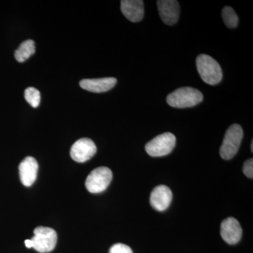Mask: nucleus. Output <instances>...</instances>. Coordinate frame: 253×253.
Listing matches in <instances>:
<instances>
[{
    "instance_id": "f257e3e1",
    "label": "nucleus",
    "mask_w": 253,
    "mask_h": 253,
    "mask_svg": "<svg viewBox=\"0 0 253 253\" xmlns=\"http://www.w3.org/2000/svg\"><path fill=\"white\" fill-rule=\"evenodd\" d=\"M204 99L202 93L197 89L184 86L176 89L167 96V102L172 107L185 109L193 107Z\"/></svg>"
},
{
    "instance_id": "f03ea898",
    "label": "nucleus",
    "mask_w": 253,
    "mask_h": 253,
    "mask_svg": "<svg viewBox=\"0 0 253 253\" xmlns=\"http://www.w3.org/2000/svg\"><path fill=\"white\" fill-rule=\"evenodd\" d=\"M196 66L201 79L211 85L220 83L222 79V70L212 57L207 54H201L196 59Z\"/></svg>"
},
{
    "instance_id": "7ed1b4c3",
    "label": "nucleus",
    "mask_w": 253,
    "mask_h": 253,
    "mask_svg": "<svg viewBox=\"0 0 253 253\" xmlns=\"http://www.w3.org/2000/svg\"><path fill=\"white\" fill-rule=\"evenodd\" d=\"M243 137L244 131L239 125L234 124L229 126L219 149L221 158L224 160H230L234 158L239 151Z\"/></svg>"
},
{
    "instance_id": "20e7f679",
    "label": "nucleus",
    "mask_w": 253,
    "mask_h": 253,
    "mask_svg": "<svg viewBox=\"0 0 253 253\" xmlns=\"http://www.w3.org/2000/svg\"><path fill=\"white\" fill-rule=\"evenodd\" d=\"M176 144V137L170 132L163 133L154 138L145 146L146 152L152 157H162L170 154Z\"/></svg>"
},
{
    "instance_id": "39448f33",
    "label": "nucleus",
    "mask_w": 253,
    "mask_h": 253,
    "mask_svg": "<svg viewBox=\"0 0 253 253\" xmlns=\"http://www.w3.org/2000/svg\"><path fill=\"white\" fill-rule=\"evenodd\" d=\"M34 234L31 241L33 249L38 252L49 253L56 247L57 234L51 228L38 226L35 229Z\"/></svg>"
},
{
    "instance_id": "423d86ee",
    "label": "nucleus",
    "mask_w": 253,
    "mask_h": 253,
    "mask_svg": "<svg viewBox=\"0 0 253 253\" xmlns=\"http://www.w3.org/2000/svg\"><path fill=\"white\" fill-rule=\"evenodd\" d=\"M113 179L112 171L107 167H99L91 171L86 177L85 186L92 194L103 192L109 186Z\"/></svg>"
},
{
    "instance_id": "0eeeda50",
    "label": "nucleus",
    "mask_w": 253,
    "mask_h": 253,
    "mask_svg": "<svg viewBox=\"0 0 253 253\" xmlns=\"http://www.w3.org/2000/svg\"><path fill=\"white\" fill-rule=\"evenodd\" d=\"M96 145L89 138H82L73 144L71 149V156L78 163L89 161L96 153Z\"/></svg>"
},
{
    "instance_id": "6e6552de",
    "label": "nucleus",
    "mask_w": 253,
    "mask_h": 253,
    "mask_svg": "<svg viewBox=\"0 0 253 253\" xmlns=\"http://www.w3.org/2000/svg\"><path fill=\"white\" fill-rule=\"evenodd\" d=\"M220 234L221 238L228 244H236L242 237V228L235 218L228 217L221 222Z\"/></svg>"
},
{
    "instance_id": "1a4fd4ad",
    "label": "nucleus",
    "mask_w": 253,
    "mask_h": 253,
    "mask_svg": "<svg viewBox=\"0 0 253 253\" xmlns=\"http://www.w3.org/2000/svg\"><path fill=\"white\" fill-rule=\"evenodd\" d=\"M158 11L163 22L172 26L177 22L180 14V6L175 0H159L157 1Z\"/></svg>"
},
{
    "instance_id": "9d476101",
    "label": "nucleus",
    "mask_w": 253,
    "mask_h": 253,
    "mask_svg": "<svg viewBox=\"0 0 253 253\" xmlns=\"http://www.w3.org/2000/svg\"><path fill=\"white\" fill-rule=\"evenodd\" d=\"M172 200L171 189L166 185L156 186L150 196V204L156 211L159 212L167 210L170 206Z\"/></svg>"
},
{
    "instance_id": "9b49d317",
    "label": "nucleus",
    "mask_w": 253,
    "mask_h": 253,
    "mask_svg": "<svg viewBox=\"0 0 253 253\" xmlns=\"http://www.w3.org/2000/svg\"><path fill=\"white\" fill-rule=\"evenodd\" d=\"M20 179L25 186H31L36 181L38 171V163L36 158L28 156L20 163Z\"/></svg>"
},
{
    "instance_id": "f8f14e48",
    "label": "nucleus",
    "mask_w": 253,
    "mask_h": 253,
    "mask_svg": "<svg viewBox=\"0 0 253 253\" xmlns=\"http://www.w3.org/2000/svg\"><path fill=\"white\" fill-rule=\"evenodd\" d=\"M121 8L123 14L131 22H139L144 18V1L141 0H123Z\"/></svg>"
},
{
    "instance_id": "ddd939ff",
    "label": "nucleus",
    "mask_w": 253,
    "mask_h": 253,
    "mask_svg": "<svg viewBox=\"0 0 253 253\" xmlns=\"http://www.w3.org/2000/svg\"><path fill=\"white\" fill-rule=\"evenodd\" d=\"M116 83L117 80L115 78L85 79L80 82V86L86 91L102 93L111 90L116 85Z\"/></svg>"
},
{
    "instance_id": "4468645a",
    "label": "nucleus",
    "mask_w": 253,
    "mask_h": 253,
    "mask_svg": "<svg viewBox=\"0 0 253 253\" xmlns=\"http://www.w3.org/2000/svg\"><path fill=\"white\" fill-rule=\"evenodd\" d=\"M36 52L34 41L31 40L23 42L19 47L15 51V58L18 62L23 63Z\"/></svg>"
},
{
    "instance_id": "2eb2a0df",
    "label": "nucleus",
    "mask_w": 253,
    "mask_h": 253,
    "mask_svg": "<svg viewBox=\"0 0 253 253\" xmlns=\"http://www.w3.org/2000/svg\"><path fill=\"white\" fill-rule=\"evenodd\" d=\"M221 16H222L224 22L226 26L229 28H236L239 23V17L234 11V9L230 6H225L223 8L221 11Z\"/></svg>"
},
{
    "instance_id": "dca6fc26",
    "label": "nucleus",
    "mask_w": 253,
    "mask_h": 253,
    "mask_svg": "<svg viewBox=\"0 0 253 253\" xmlns=\"http://www.w3.org/2000/svg\"><path fill=\"white\" fill-rule=\"evenodd\" d=\"M25 99L32 107L38 108L41 103V92L35 87H28L25 90Z\"/></svg>"
},
{
    "instance_id": "f3484780",
    "label": "nucleus",
    "mask_w": 253,
    "mask_h": 253,
    "mask_svg": "<svg viewBox=\"0 0 253 253\" xmlns=\"http://www.w3.org/2000/svg\"><path fill=\"white\" fill-rule=\"evenodd\" d=\"M109 253H133L129 246L123 244L113 245L110 249Z\"/></svg>"
},
{
    "instance_id": "a211bd4d",
    "label": "nucleus",
    "mask_w": 253,
    "mask_h": 253,
    "mask_svg": "<svg viewBox=\"0 0 253 253\" xmlns=\"http://www.w3.org/2000/svg\"><path fill=\"white\" fill-rule=\"evenodd\" d=\"M243 172L244 174L251 179L253 177V158L248 160L244 163V167H243Z\"/></svg>"
},
{
    "instance_id": "6ab92c4d",
    "label": "nucleus",
    "mask_w": 253,
    "mask_h": 253,
    "mask_svg": "<svg viewBox=\"0 0 253 253\" xmlns=\"http://www.w3.org/2000/svg\"><path fill=\"white\" fill-rule=\"evenodd\" d=\"M25 244H26V246L28 249L33 248V242H32L31 239L26 240V241H25Z\"/></svg>"
},
{
    "instance_id": "aec40b11",
    "label": "nucleus",
    "mask_w": 253,
    "mask_h": 253,
    "mask_svg": "<svg viewBox=\"0 0 253 253\" xmlns=\"http://www.w3.org/2000/svg\"><path fill=\"white\" fill-rule=\"evenodd\" d=\"M251 151H253V142L252 141V143H251Z\"/></svg>"
}]
</instances>
